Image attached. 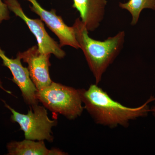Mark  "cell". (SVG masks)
Masks as SVG:
<instances>
[{
  "label": "cell",
  "instance_id": "obj_9",
  "mask_svg": "<svg viewBox=\"0 0 155 155\" xmlns=\"http://www.w3.org/2000/svg\"><path fill=\"white\" fill-rule=\"evenodd\" d=\"M72 7L78 11L81 20L89 31L98 28L104 18L107 0H73Z\"/></svg>",
  "mask_w": 155,
  "mask_h": 155
},
{
  "label": "cell",
  "instance_id": "obj_11",
  "mask_svg": "<svg viewBox=\"0 0 155 155\" xmlns=\"http://www.w3.org/2000/svg\"><path fill=\"white\" fill-rule=\"evenodd\" d=\"M121 8L127 10L132 16L130 24L135 25L137 24L140 16L143 9L155 10V0H129L127 2L119 3Z\"/></svg>",
  "mask_w": 155,
  "mask_h": 155
},
{
  "label": "cell",
  "instance_id": "obj_12",
  "mask_svg": "<svg viewBox=\"0 0 155 155\" xmlns=\"http://www.w3.org/2000/svg\"><path fill=\"white\" fill-rule=\"evenodd\" d=\"M10 10L7 4L0 0V23L3 20L10 19Z\"/></svg>",
  "mask_w": 155,
  "mask_h": 155
},
{
  "label": "cell",
  "instance_id": "obj_13",
  "mask_svg": "<svg viewBox=\"0 0 155 155\" xmlns=\"http://www.w3.org/2000/svg\"><path fill=\"white\" fill-rule=\"evenodd\" d=\"M153 105L151 108H150V113L152 114L153 116L155 119V97L153 101Z\"/></svg>",
  "mask_w": 155,
  "mask_h": 155
},
{
  "label": "cell",
  "instance_id": "obj_3",
  "mask_svg": "<svg viewBox=\"0 0 155 155\" xmlns=\"http://www.w3.org/2000/svg\"><path fill=\"white\" fill-rule=\"evenodd\" d=\"M36 96L45 107L69 120L80 116L84 109L78 89L53 81L38 90Z\"/></svg>",
  "mask_w": 155,
  "mask_h": 155
},
{
  "label": "cell",
  "instance_id": "obj_14",
  "mask_svg": "<svg viewBox=\"0 0 155 155\" xmlns=\"http://www.w3.org/2000/svg\"><path fill=\"white\" fill-rule=\"evenodd\" d=\"M0 87H1V88L3 89L4 91H5L7 92L8 93H11V92L8 91L6 90L5 89L3 88L2 86V84H1V82H0Z\"/></svg>",
  "mask_w": 155,
  "mask_h": 155
},
{
  "label": "cell",
  "instance_id": "obj_5",
  "mask_svg": "<svg viewBox=\"0 0 155 155\" xmlns=\"http://www.w3.org/2000/svg\"><path fill=\"white\" fill-rule=\"evenodd\" d=\"M10 11L22 19L29 30L36 38L40 51L46 54H52L59 59L64 58L66 53L60 44L49 35L41 19H32L25 15L21 5L17 0H5Z\"/></svg>",
  "mask_w": 155,
  "mask_h": 155
},
{
  "label": "cell",
  "instance_id": "obj_7",
  "mask_svg": "<svg viewBox=\"0 0 155 155\" xmlns=\"http://www.w3.org/2000/svg\"><path fill=\"white\" fill-rule=\"evenodd\" d=\"M17 55L28 64L31 78L38 90L47 87L52 82L49 74L50 54L41 53L38 46L35 45L23 52L18 53Z\"/></svg>",
  "mask_w": 155,
  "mask_h": 155
},
{
  "label": "cell",
  "instance_id": "obj_1",
  "mask_svg": "<svg viewBox=\"0 0 155 155\" xmlns=\"http://www.w3.org/2000/svg\"><path fill=\"white\" fill-rule=\"evenodd\" d=\"M84 107L98 125L115 128L128 127L131 121L146 117L150 113V104L155 97L151 96L141 105L129 107L114 101L107 93L92 84L87 89H78Z\"/></svg>",
  "mask_w": 155,
  "mask_h": 155
},
{
  "label": "cell",
  "instance_id": "obj_6",
  "mask_svg": "<svg viewBox=\"0 0 155 155\" xmlns=\"http://www.w3.org/2000/svg\"><path fill=\"white\" fill-rule=\"evenodd\" d=\"M24 1H28L31 4V6H29L31 11L39 16L48 28L58 37L61 47L69 46L76 49H80L73 26L67 25L62 17L57 15L55 10L52 9L51 11L45 10L37 0Z\"/></svg>",
  "mask_w": 155,
  "mask_h": 155
},
{
  "label": "cell",
  "instance_id": "obj_4",
  "mask_svg": "<svg viewBox=\"0 0 155 155\" xmlns=\"http://www.w3.org/2000/svg\"><path fill=\"white\" fill-rule=\"evenodd\" d=\"M4 103L12 113V122L18 123L21 130L24 132L25 139L38 141L46 140L52 142L54 137L52 128L57 125L58 122L49 118L44 106L37 105L30 107L28 114H23L15 111L5 101Z\"/></svg>",
  "mask_w": 155,
  "mask_h": 155
},
{
  "label": "cell",
  "instance_id": "obj_10",
  "mask_svg": "<svg viewBox=\"0 0 155 155\" xmlns=\"http://www.w3.org/2000/svg\"><path fill=\"white\" fill-rule=\"evenodd\" d=\"M10 155H65L67 153L57 149L49 150L43 140L38 142L25 139L21 141H13L7 145Z\"/></svg>",
  "mask_w": 155,
  "mask_h": 155
},
{
  "label": "cell",
  "instance_id": "obj_8",
  "mask_svg": "<svg viewBox=\"0 0 155 155\" xmlns=\"http://www.w3.org/2000/svg\"><path fill=\"white\" fill-rule=\"evenodd\" d=\"M0 58L2 60L3 65L11 71L13 77L12 81L20 89L24 101L30 107L38 105L37 89L31 78L28 68L21 64L20 58L17 55L15 59L8 58L1 47Z\"/></svg>",
  "mask_w": 155,
  "mask_h": 155
},
{
  "label": "cell",
  "instance_id": "obj_2",
  "mask_svg": "<svg viewBox=\"0 0 155 155\" xmlns=\"http://www.w3.org/2000/svg\"><path fill=\"white\" fill-rule=\"evenodd\" d=\"M80 49L85 56L89 68L98 84L103 75L118 57L124 47L125 33L120 31L104 41L96 40L89 35V31L80 18L73 25Z\"/></svg>",
  "mask_w": 155,
  "mask_h": 155
}]
</instances>
